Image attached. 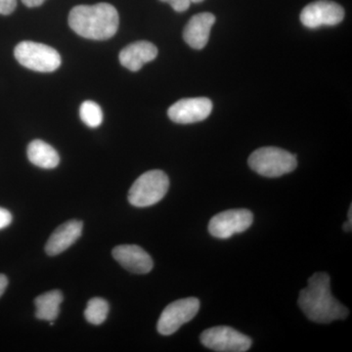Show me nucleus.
I'll return each instance as SVG.
<instances>
[{
	"label": "nucleus",
	"mask_w": 352,
	"mask_h": 352,
	"mask_svg": "<svg viewBox=\"0 0 352 352\" xmlns=\"http://www.w3.org/2000/svg\"><path fill=\"white\" fill-rule=\"evenodd\" d=\"M298 307L310 321L329 324L346 319L349 309L331 293L330 276L325 272L314 273L307 287L300 291Z\"/></svg>",
	"instance_id": "f257e3e1"
},
{
	"label": "nucleus",
	"mask_w": 352,
	"mask_h": 352,
	"mask_svg": "<svg viewBox=\"0 0 352 352\" xmlns=\"http://www.w3.org/2000/svg\"><path fill=\"white\" fill-rule=\"evenodd\" d=\"M120 17L117 9L111 4L74 7L69 14V25L78 36L94 41L113 38L119 29Z\"/></svg>",
	"instance_id": "f03ea898"
},
{
	"label": "nucleus",
	"mask_w": 352,
	"mask_h": 352,
	"mask_svg": "<svg viewBox=\"0 0 352 352\" xmlns=\"http://www.w3.org/2000/svg\"><path fill=\"white\" fill-rule=\"evenodd\" d=\"M170 188V179L164 171H147L139 176L129 192V201L136 208H147L163 200Z\"/></svg>",
	"instance_id": "7ed1b4c3"
},
{
	"label": "nucleus",
	"mask_w": 352,
	"mask_h": 352,
	"mask_svg": "<svg viewBox=\"0 0 352 352\" xmlns=\"http://www.w3.org/2000/svg\"><path fill=\"white\" fill-rule=\"evenodd\" d=\"M252 170L265 177L275 178L296 170V155L276 147H263L256 150L249 157Z\"/></svg>",
	"instance_id": "20e7f679"
},
{
	"label": "nucleus",
	"mask_w": 352,
	"mask_h": 352,
	"mask_svg": "<svg viewBox=\"0 0 352 352\" xmlns=\"http://www.w3.org/2000/svg\"><path fill=\"white\" fill-rule=\"evenodd\" d=\"M16 60L25 68L51 73L61 66V56L54 48L34 41H22L14 50Z\"/></svg>",
	"instance_id": "39448f33"
},
{
	"label": "nucleus",
	"mask_w": 352,
	"mask_h": 352,
	"mask_svg": "<svg viewBox=\"0 0 352 352\" xmlns=\"http://www.w3.org/2000/svg\"><path fill=\"white\" fill-rule=\"evenodd\" d=\"M204 346L217 352H245L251 349V338L227 326L208 329L201 335Z\"/></svg>",
	"instance_id": "423d86ee"
},
{
	"label": "nucleus",
	"mask_w": 352,
	"mask_h": 352,
	"mask_svg": "<svg viewBox=\"0 0 352 352\" xmlns=\"http://www.w3.org/2000/svg\"><path fill=\"white\" fill-rule=\"evenodd\" d=\"M200 300L196 298H182L171 302L164 308L157 321V332L163 336H170L178 329L188 323L198 314Z\"/></svg>",
	"instance_id": "0eeeda50"
},
{
	"label": "nucleus",
	"mask_w": 352,
	"mask_h": 352,
	"mask_svg": "<svg viewBox=\"0 0 352 352\" xmlns=\"http://www.w3.org/2000/svg\"><path fill=\"white\" fill-rule=\"evenodd\" d=\"M254 222V214L245 208L229 210L217 214L210 219L208 232L217 239H228L238 233L245 232Z\"/></svg>",
	"instance_id": "6e6552de"
},
{
	"label": "nucleus",
	"mask_w": 352,
	"mask_h": 352,
	"mask_svg": "<svg viewBox=\"0 0 352 352\" xmlns=\"http://www.w3.org/2000/svg\"><path fill=\"white\" fill-rule=\"evenodd\" d=\"M344 18V10L336 2L318 0L305 6L300 13V22L308 29L340 24Z\"/></svg>",
	"instance_id": "1a4fd4ad"
},
{
	"label": "nucleus",
	"mask_w": 352,
	"mask_h": 352,
	"mask_svg": "<svg viewBox=\"0 0 352 352\" xmlns=\"http://www.w3.org/2000/svg\"><path fill=\"white\" fill-rule=\"evenodd\" d=\"M212 111V102L206 97L185 98L168 109L170 119L176 124H188L207 119Z\"/></svg>",
	"instance_id": "9d476101"
},
{
	"label": "nucleus",
	"mask_w": 352,
	"mask_h": 352,
	"mask_svg": "<svg viewBox=\"0 0 352 352\" xmlns=\"http://www.w3.org/2000/svg\"><path fill=\"white\" fill-rule=\"evenodd\" d=\"M113 256L129 272L146 274L153 270L154 263L150 254L138 245H120L113 248Z\"/></svg>",
	"instance_id": "9b49d317"
},
{
	"label": "nucleus",
	"mask_w": 352,
	"mask_h": 352,
	"mask_svg": "<svg viewBox=\"0 0 352 352\" xmlns=\"http://www.w3.org/2000/svg\"><path fill=\"white\" fill-rule=\"evenodd\" d=\"M83 224L80 220H69L58 227L45 245L48 256H58L68 250L82 236Z\"/></svg>",
	"instance_id": "f8f14e48"
},
{
	"label": "nucleus",
	"mask_w": 352,
	"mask_h": 352,
	"mask_svg": "<svg viewBox=\"0 0 352 352\" xmlns=\"http://www.w3.org/2000/svg\"><path fill=\"white\" fill-rule=\"evenodd\" d=\"M215 17L212 13H200L193 16L187 23L183 38L190 47L203 50L210 38V30L214 25Z\"/></svg>",
	"instance_id": "ddd939ff"
},
{
	"label": "nucleus",
	"mask_w": 352,
	"mask_h": 352,
	"mask_svg": "<svg viewBox=\"0 0 352 352\" xmlns=\"http://www.w3.org/2000/svg\"><path fill=\"white\" fill-rule=\"evenodd\" d=\"M157 56V48L149 41H136L127 45L120 53V62L124 68L138 72L146 63Z\"/></svg>",
	"instance_id": "4468645a"
},
{
	"label": "nucleus",
	"mask_w": 352,
	"mask_h": 352,
	"mask_svg": "<svg viewBox=\"0 0 352 352\" xmlns=\"http://www.w3.org/2000/svg\"><path fill=\"white\" fill-rule=\"evenodd\" d=\"M27 153L30 162L38 168L50 170L56 168L60 163V157L56 150L38 139L30 143Z\"/></svg>",
	"instance_id": "2eb2a0df"
},
{
	"label": "nucleus",
	"mask_w": 352,
	"mask_h": 352,
	"mask_svg": "<svg viewBox=\"0 0 352 352\" xmlns=\"http://www.w3.org/2000/svg\"><path fill=\"white\" fill-rule=\"evenodd\" d=\"M64 296L61 291L47 292L38 296L34 300L36 305V317L39 320L53 322L56 320L60 311V305L63 302Z\"/></svg>",
	"instance_id": "dca6fc26"
},
{
	"label": "nucleus",
	"mask_w": 352,
	"mask_h": 352,
	"mask_svg": "<svg viewBox=\"0 0 352 352\" xmlns=\"http://www.w3.org/2000/svg\"><path fill=\"white\" fill-rule=\"evenodd\" d=\"M109 303L101 298H94L87 302L85 317L88 323L92 325H101L107 319Z\"/></svg>",
	"instance_id": "f3484780"
},
{
	"label": "nucleus",
	"mask_w": 352,
	"mask_h": 352,
	"mask_svg": "<svg viewBox=\"0 0 352 352\" xmlns=\"http://www.w3.org/2000/svg\"><path fill=\"white\" fill-rule=\"evenodd\" d=\"M80 119L87 126L95 129L103 122V112L98 104L94 101H85L80 108Z\"/></svg>",
	"instance_id": "a211bd4d"
},
{
	"label": "nucleus",
	"mask_w": 352,
	"mask_h": 352,
	"mask_svg": "<svg viewBox=\"0 0 352 352\" xmlns=\"http://www.w3.org/2000/svg\"><path fill=\"white\" fill-rule=\"evenodd\" d=\"M161 1L170 4L176 12H184L192 3L191 0H161Z\"/></svg>",
	"instance_id": "6ab92c4d"
},
{
	"label": "nucleus",
	"mask_w": 352,
	"mask_h": 352,
	"mask_svg": "<svg viewBox=\"0 0 352 352\" xmlns=\"http://www.w3.org/2000/svg\"><path fill=\"white\" fill-rule=\"evenodd\" d=\"M17 6V0H0V15H10Z\"/></svg>",
	"instance_id": "aec40b11"
},
{
	"label": "nucleus",
	"mask_w": 352,
	"mask_h": 352,
	"mask_svg": "<svg viewBox=\"0 0 352 352\" xmlns=\"http://www.w3.org/2000/svg\"><path fill=\"white\" fill-rule=\"evenodd\" d=\"M12 222V214L6 208H0V230L10 226Z\"/></svg>",
	"instance_id": "412c9836"
},
{
	"label": "nucleus",
	"mask_w": 352,
	"mask_h": 352,
	"mask_svg": "<svg viewBox=\"0 0 352 352\" xmlns=\"http://www.w3.org/2000/svg\"><path fill=\"white\" fill-rule=\"evenodd\" d=\"M7 286H8V279H7L6 275L0 274V298L6 292Z\"/></svg>",
	"instance_id": "4be33fe9"
},
{
	"label": "nucleus",
	"mask_w": 352,
	"mask_h": 352,
	"mask_svg": "<svg viewBox=\"0 0 352 352\" xmlns=\"http://www.w3.org/2000/svg\"><path fill=\"white\" fill-rule=\"evenodd\" d=\"M44 1H45V0H22L23 3H24L25 6L30 7V8L41 6V4H43Z\"/></svg>",
	"instance_id": "5701e85b"
},
{
	"label": "nucleus",
	"mask_w": 352,
	"mask_h": 352,
	"mask_svg": "<svg viewBox=\"0 0 352 352\" xmlns=\"http://www.w3.org/2000/svg\"><path fill=\"white\" fill-rule=\"evenodd\" d=\"M352 227V222L346 221V223L344 224V230L346 232H351Z\"/></svg>",
	"instance_id": "b1692460"
},
{
	"label": "nucleus",
	"mask_w": 352,
	"mask_h": 352,
	"mask_svg": "<svg viewBox=\"0 0 352 352\" xmlns=\"http://www.w3.org/2000/svg\"><path fill=\"white\" fill-rule=\"evenodd\" d=\"M201 1H204V0H191V2H193V3H200Z\"/></svg>",
	"instance_id": "393cba45"
}]
</instances>
